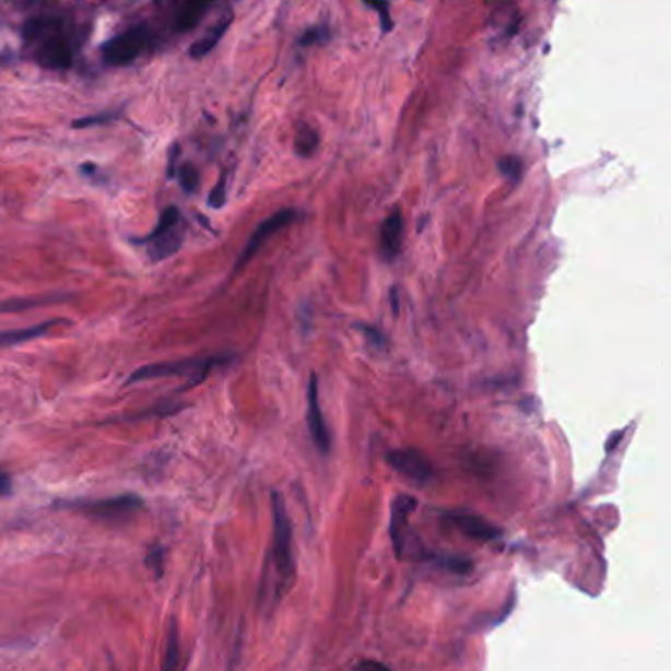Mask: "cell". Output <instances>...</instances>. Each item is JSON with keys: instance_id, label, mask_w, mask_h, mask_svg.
<instances>
[{"instance_id": "cell-1", "label": "cell", "mask_w": 671, "mask_h": 671, "mask_svg": "<svg viewBox=\"0 0 671 671\" xmlns=\"http://www.w3.org/2000/svg\"><path fill=\"white\" fill-rule=\"evenodd\" d=\"M228 356H199V358H181V361H168V363H154V365L140 366L127 380V386L139 385L154 378H188L184 390L191 386L203 382L213 368L225 365Z\"/></svg>"}, {"instance_id": "cell-21", "label": "cell", "mask_w": 671, "mask_h": 671, "mask_svg": "<svg viewBox=\"0 0 671 671\" xmlns=\"http://www.w3.org/2000/svg\"><path fill=\"white\" fill-rule=\"evenodd\" d=\"M498 169H501V174H503L504 178L510 179L513 184H516V181L520 179V176H522V162L518 158H513V156H508V158L498 162Z\"/></svg>"}, {"instance_id": "cell-15", "label": "cell", "mask_w": 671, "mask_h": 671, "mask_svg": "<svg viewBox=\"0 0 671 671\" xmlns=\"http://www.w3.org/2000/svg\"><path fill=\"white\" fill-rule=\"evenodd\" d=\"M231 22H233V14L228 12V14H225V16H223L201 40L196 42V44L189 48V56H191V58H203V56H208L209 51L215 50V46H217L219 42L223 40L225 32L228 31Z\"/></svg>"}, {"instance_id": "cell-29", "label": "cell", "mask_w": 671, "mask_h": 671, "mask_svg": "<svg viewBox=\"0 0 671 671\" xmlns=\"http://www.w3.org/2000/svg\"><path fill=\"white\" fill-rule=\"evenodd\" d=\"M178 156H179V146L178 144H176V146L172 149V156H169V166H168L169 176H174V166L178 164Z\"/></svg>"}, {"instance_id": "cell-4", "label": "cell", "mask_w": 671, "mask_h": 671, "mask_svg": "<svg viewBox=\"0 0 671 671\" xmlns=\"http://www.w3.org/2000/svg\"><path fill=\"white\" fill-rule=\"evenodd\" d=\"M149 250V257L154 262L174 257L184 245V227L181 215L176 208H168L160 215L158 225L142 240Z\"/></svg>"}, {"instance_id": "cell-13", "label": "cell", "mask_w": 671, "mask_h": 671, "mask_svg": "<svg viewBox=\"0 0 671 671\" xmlns=\"http://www.w3.org/2000/svg\"><path fill=\"white\" fill-rule=\"evenodd\" d=\"M63 323H68V321H66V319H50V321H44L40 326L0 331V349L31 343L34 339H40V337L48 336L54 327L63 326Z\"/></svg>"}, {"instance_id": "cell-5", "label": "cell", "mask_w": 671, "mask_h": 671, "mask_svg": "<svg viewBox=\"0 0 671 671\" xmlns=\"http://www.w3.org/2000/svg\"><path fill=\"white\" fill-rule=\"evenodd\" d=\"M61 28L63 24L58 19L38 40L34 42L38 44L36 61L46 70H68L73 63V48L70 40L61 34Z\"/></svg>"}, {"instance_id": "cell-2", "label": "cell", "mask_w": 671, "mask_h": 671, "mask_svg": "<svg viewBox=\"0 0 671 671\" xmlns=\"http://www.w3.org/2000/svg\"><path fill=\"white\" fill-rule=\"evenodd\" d=\"M272 520H274L272 563L276 567L278 579L282 581V591H286L296 577V562H294V532L282 494L272 493Z\"/></svg>"}, {"instance_id": "cell-18", "label": "cell", "mask_w": 671, "mask_h": 671, "mask_svg": "<svg viewBox=\"0 0 671 671\" xmlns=\"http://www.w3.org/2000/svg\"><path fill=\"white\" fill-rule=\"evenodd\" d=\"M179 666V631L176 624H172L169 628L168 651H166V660L162 663L164 670H174Z\"/></svg>"}, {"instance_id": "cell-28", "label": "cell", "mask_w": 671, "mask_h": 671, "mask_svg": "<svg viewBox=\"0 0 671 671\" xmlns=\"http://www.w3.org/2000/svg\"><path fill=\"white\" fill-rule=\"evenodd\" d=\"M356 668H361V670H388V666H385V663H376V661H363V663H358Z\"/></svg>"}, {"instance_id": "cell-27", "label": "cell", "mask_w": 671, "mask_h": 671, "mask_svg": "<svg viewBox=\"0 0 671 671\" xmlns=\"http://www.w3.org/2000/svg\"><path fill=\"white\" fill-rule=\"evenodd\" d=\"M12 493V479L11 474L7 471H0V498L2 496H9Z\"/></svg>"}, {"instance_id": "cell-10", "label": "cell", "mask_w": 671, "mask_h": 671, "mask_svg": "<svg viewBox=\"0 0 671 671\" xmlns=\"http://www.w3.org/2000/svg\"><path fill=\"white\" fill-rule=\"evenodd\" d=\"M445 520H449L457 530H461L467 538H471L474 542H493L501 535V530L496 526H493L488 520H484L481 516H476V514L447 513Z\"/></svg>"}, {"instance_id": "cell-3", "label": "cell", "mask_w": 671, "mask_h": 671, "mask_svg": "<svg viewBox=\"0 0 671 671\" xmlns=\"http://www.w3.org/2000/svg\"><path fill=\"white\" fill-rule=\"evenodd\" d=\"M58 508L93 516V518L107 520V522H117V520H125L132 514L140 513L144 508V503L137 494H122V496L105 498V501H70V503L58 504Z\"/></svg>"}, {"instance_id": "cell-24", "label": "cell", "mask_w": 671, "mask_h": 671, "mask_svg": "<svg viewBox=\"0 0 671 671\" xmlns=\"http://www.w3.org/2000/svg\"><path fill=\"white\" fill-rule=\"evenodd\" d=\"M117 119V113H105V115H93V117H85V119L75 120L73 122V129H90L93 125H105L110 120Z\"/></svg>"}, {"instance_id": "cell-17", "label": "cell", "mask_w": 671, "mask_h": 671, "mask_svg": "<svg viewBox=\"0 0 671 671\" xmlns=\"http://www.w3.org/2000/svg\"><path fill=\"white\" fill-rule=\"evenodd\" d=\"M319 146V137L311 127H299L296 134V152L299 156H311Z\"/></svg>"}, {"instance_id": "cell-12", "label": "cell", "mask_w": 671, "mask_h": 671, "mask_svg": "<svg viewBox=\"0 0 671 671\" xmlns=\"http://www.w3.org/2000/svg\"><path fill=\"white\" fill-rule=\"evenodd\" d=\"M402 237H404V217H402L400 209H396L386 217L385 223H382V231H380V245H382V252L388 260H392L400 255Z\"/></svg>"}, {"instance_id": "cell-11", "label": "cell", "mask_w": 671, "mask_h": 671, "mask_svg": "<svg viewBox=\"0 0 671 671\" xmlns=\"http://www.w3.org/2000/svg\"><path fill=\"white\" fill-rule=\"evenodd\" d=\"M415 508V501L412 496H396L392 503V514H390V538L395 543L396 555L402 557L404 553V530L410 513Z\"/></svg>"}, {"instance_id": "cell-9", "label": "cell", "mask_w": 671, "mask_h": 671, "mask_svg": "<svg viewBox=\"0 0 671 671\" xmlns=\"http://www.w3.org/2000/svg\"><path fill=\"white\" fill-rule=\"evenodd\" d=\"M307 427H309V434H311V439H314V444L319 449V454H329V449H331V435H329L326 417H323V412L319 408V400H317L316 375H311L309 385H307Z\"/></svg>"}, {"instance_id": "cell-26", "label": "cell", "mask_w": 671, "mask_h": 671, "mask_svg": "<svg viewBox=\"0 0 671 671\" xmlns=\"http://www.w3.org/2000/svg\"><path fill=\"white\" fill-rule=\"evenodd\" d=\"M326 28H311V31L306 32V36L302 38V44L307 46V44H314L317 40H323L326 38Z\"/></svg>"}, {"instance_id": "cell-14", "label": "cell", "mask_w": 671, "mask_h": 671, "mask_svg": "<svg viewBox=\"0 0 671 671\" xmlns=\"http://www.w3.org/2000/svg\"><path fill=\"white\" fill-rule=\"evenodd\" d=\"M215 0H181L178 14H176V28L179 32H188L198 26L203 14Z\"/></svg>"}, {"instance_id": "cell-20", "label": "cell", "mask_w": 671, "mask_h": 671, "mask_svg": "<svg viewBox=\"0 0 671 671\" xmlns=\"http://www.w3.org/2000/svg\"><path fill=\"white\" fill-rule=\"evenodd\" d=\"M146 565L154 572L156 577H162L164 575V565H166V550L162 545L150 548L149 553H146Z\"/></svg>"}, {"instance_id": "cell-19", "label": "cell", "mask_w": 671, "mask_h": 671, "mask_svg": "<svg viewBox=\"0 0 671 671\" xmlns=\"http://www.w3.org/2000/svg\"><path fill=\"white\" fill-rule=\"evenodd\" d=\"M179 184L188 193H196L199 188V172L191 164H184L178 172Z\"/></svg>"}, {"instance_id": "cell-25", "label": "cell", "mask_w": 671, "mask_h": 671, "mask_svg": "<svg viewBox=\"0 0 671 671\" xmlns=\"http://www.w3.org/2000/svg\"><path fill=\"white\" fill-rule=\"evenodd\" d=\"M355 329H358V331H363V333H365L366 336V339H368L370 343H375V345L378 346L386 345L385 336H382V333H380V331H378L376 327L363 326V323H355Z\"/></svg>"}, {"instance_id": "cell-23", "label": "cell", "mask_w": 671, "mask_h": 671, "mask_svg": "<svg viewBox=\"0 0 671 671\" xmlns=\"http://www.w3.org/2000/svg\"><path fill=\"white\" fill-rule=\"evenodd\" d=\"M366 4L370 9H375L382 22V31L388 32L392 28V21H390V9H388V2L386 0H365Z\"/></svg>"}, {"instance_id": "cell-22", "label": "cell", "mask_w": 671, "mask_h": 671, "mask_svg": "<svg viewBox=\"0 0 671 671\" xmlns=\"http://www.w3.org/2000/svg\"><path fill=\"white\" fill-rule=\"evenodd\" d=\"M225 201H227V176L223 174L221 178H219V184L211 191V196H209V205L213 209H221L225 205Z\"/></svg>"}, {"instance_id": "cell-8", "label": "cell", "mask_w": 671, "mask_h": 671, "mask_svg": "<svg viewBox=\"0 0 671 671\" xmlns=\"http://www.w3.org/2000/svg\"><path fill=\"white\" fill-rule=\"evenodd\" d=\"M296 217L297 215L294 209H282V211L274 213L272 217H268L264 223H260V227L252 233V237L248 240L247 247L243 250V255L238 257L237 270H243V268L247 267L248 262L252 260V257L257 255L258 250L267 245L268 238L274 237L278 231H282V228L287 227L290 223H294Z\"/></svg>"}, {"instance_id": "cell-6", "label": "cell", "mask_w": 671, "mask_h": 671, "mask_svg": "<svg viewBox=\"0 0 671 671\" xmlns=\"http://www.w3.org/2000/svg\"><path fill=\"white\" fill-rule=\"evenodd\" d=\"M146 44H149V31L144 26H137L110 38L103 46V58L109 66H127L139 58Z\"/></svg>"}, {"instance_id": "cell-7", "label": "cell", "mask_w": 671, "mask_h": 671, "mask_svg": "<svg viewBox=\"0 0 671 671\" xmlns=\"http://www.w3.org/2000/svg\"><path fill=\"white\" fill-rule=\"evenodd\" d=\"M386 461L396 473L417 484L429 483L434 479V464L420 449H395L386 455Z\"/></svg>"}, {"instance_id": "cell-16", "label": "cell", "mask_w": 671, "mask_h": 671, "mask_svg": "<svg viewBox=\"0 0 671 671\" xmlns=\"http://www.w3.org/2000/svg\"><path fill=\"white\" fill-rule=\"evenodd\" d=\"M68 296H44V297H12L0 302V316L2 314H19V311H28L34 307L51 306V304H61L66 302Z\"/></svg>"}]
</instances>
